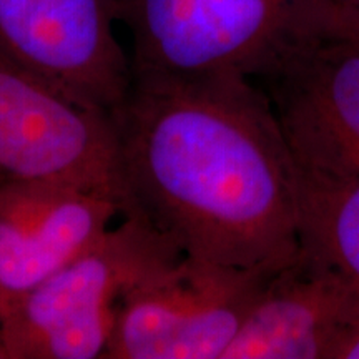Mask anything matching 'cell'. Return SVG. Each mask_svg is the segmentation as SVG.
I'll return each instance as SVG.
<instances>
[{
	"label": "cell",
	"mask_w": 359,
	"mask_h": 359,
	"mask_svg": "<svg viewBox=\"0 0 359 359\" xmlns=\"http://www.w3.org/2000/svg\"><path fill=\"white\" fill-rule=\"evenodd\" d=\"M302 248L330 264L359 294V177L298 168Z\"/></svg>",
	"instance_id": "10"
},
{
	"label": "cell",
	"mask_w": 359,
	"mask_h": 359,
	"mask_svg": "<svg viewBox=\"0 0 359 359\" xmlns=\"http://www.w3.org/2000/svg\"><path fill=\"white\" fill-rule=\"evenodd\" d=\"M330 359H359V294L346 325L331 349Z\"/></svg>",
	"instance_id": "12"
},
{
	"label": "cell",
	"mask_w": 359,
	"mask_h": 359,
	"mask_svg": "<svg viewBox=\"0 0 359 359\" xmlns=\"http://www.w3.org/2000/svg\"><path fill=\"white\" fill-rule=\"evenodd\" d=\"M116 20L120 0H0V53L75 102L111 114L132 85Z\"/></svg>",
	"instance_id": "7"
},
{
	"label": "cell",
	"mask_w": 359,
	"mask_h": 359,
	"mask_svg": "<svg viewBox=\"0 0 359 359\" xmlns=\"http://www.w3.org/2000/svg\"><path fill=\"white\" fill-rule=\"evenodd\" d=\"M116 217L122 205L97 191L0 185V314L97 243Z\"/></svg>",
	"instance_id": "8"
},
{
	"label": "cell",
	"mask_w": 359,
	"mask_h": 359,
	"mask_svg": "<svg viewBox=\"0 0 359 359\" xmlns=\"http://www.w3.org/2000/svg\"><path fill=\"white\" fill-rule=\"evenodd\" d=\"M358 294L302 248L264 281L223 359H330Z\"/></svg>",
	"instance_id": "9"
},
{
	"label": "cell",
	"mask_w": 359,
	"mask_h": 359,
	"mask_svg": "<svg viewBox=\"0 0 359 359\" xmlns=\"http://www.w3.org/2000/svg\"><path fill=\"white\" fill-rule=\"evenodd\" d=\"M57 183L111 196L132 217L111 115L0 53V185Z\"/></svg>",
	"instance_id": "4"
},
{
	"label": "cell",
	"mask_w": 359,
	"mask_h": 359,
	"mask_svg": "<svg viewBox=\"0 0 359 359\" xmlns=\"http://www.w3.org/2000/svg\"><path fill=\"white\" fill-rule=\"evenodd\" d=\"M269 276L182 257L125 298L105 359H223Z\"/></svg>",
	"instance_id": "5"
},
{
	"label": "cell",
	"mask_w": 359,
	"mask_h": 359,
	"mask_svg": "<svg viewBox=\"0 0 359 359\" xmlns=\"http://www.w3.org/2000/svg\"><path fill=\"white\" fill-rule=\"evenodd\" d=\"M294 6H323L339 8H359V0H294Z\"/></svg>",
	"instance_id": "13"
},
{
	"label": "cell",
	"mask_w": 359,
	"mask_h": 359,
	"mask_svg": "<svg viewBox=\"0 0 359 359\" xmlns=\"http://www.w3.org/2000/svg\"><path fill=\"white\" fill-rule=\"evenodd\" d=\"M294 0H120L132 79H257L286 39Z\"/></svg>",
	"instance_id": "3"
},
{
	"label": "cell",
	"mask_w": 359,
	"mask_h": 359,
	"mask_svg": "<svg viewBox=\"0 0 359 359\" xmlns=\"http://www.w3.org/2000/svg\"><path fill=\"white\" fill-rule=\"evenodd\" d=\"M182 251L143 217H122L97 243L0 314L11 359H105L125 298Z\"/></svg>",
	"instance_id": "2"
},
{
	"label": "cell",
	"mask_w": 359,
	"mask_h": 359,
	"mask_svg": "<svg viewBox=\"0 0 359 359\" xmlns=\"http://www.w3.org/2000/svg\"><path fill=\"white\" fill-rule=\"evenodd\" d=\"M255 82L268 93L296 167L359 177V52L290 29Z\"/></svg>",
	"instance_id": "6"
},
{
	"label": "cell",
	"mask_w": 359,
	"mask_h": 359,
	"mask_svg": "<svg viewBox=\"0 0 359 359\" xmlns=\"http://www.w3.org/2000/svg\"><path fill=\"white\" fill-rule=\"evenodd\" d=\"M291 29L334 39L359 52V8L294 6Z\"/></svg>",
	"instance_id": "11"
},
{
	"label": "cell",
	"mask_w": 359,
	"mask_h": 359,
	"mask_svg": "<svg viewBox=\"0 0 359 359\" xmlns=\"http://www.w3.org/2000/svg\"><path fill=\"white\" fill-rule=\"evenodd\" d=\"M0 359H11V356H8V351H7L6 343H4L2 333H0Z\"/></svg>",
	"instance_id": "14"
},
{
	"label": "cell",
	"mask_w": 359,
	"mask_h": 359,
	"mask_svg": "<svg viewBox=\"0 0 359 359\" xmlns=\"http://www.w3.org/2000/svg\"><path fill=\"white\" fill-rule=\"evenodd\" d=\"M110 115L132 217L183 257L268 276L299 257L298 167L253 79H132Z\"/></svg>",
	"instance_id": "1"
}]
</instances>
